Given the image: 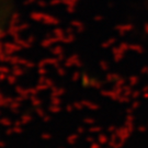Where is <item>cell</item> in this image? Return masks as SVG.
Instances as JSON below:
<instances>
[{
    "label": "cell",
    "instance_id": "cell-1",
    "mask_svg": "<svg viewBox=\"0 0 148 148\" xmlns=\"http://www.w3.org/2000/svg\"><path fill=\"white\" fill-rule=\"evenodd\" d=\"M11 0H0V37H2L10 19Z\"/></svg>",
    "mask_w": 148,
    "mask_h": 148
}]
</instances>
